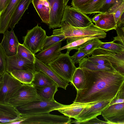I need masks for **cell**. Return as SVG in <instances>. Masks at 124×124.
<instances>
[{
	"label": "cell",
	"mask_w": 124,
	"mask_h": 124,
	"mask_svg": "<svg viewBox=\"0 0 124 124\" xmlns=\"http://www.w3.org/2000/svg\"><path fill=\"white\" fill-rule=\"evenodd\" d=\"M35 72L29 70H13L9 73L23 84H30L33 80Z\"/></svg>",
	"instance_id": "obj_28"
},
{
	"label": "cell",
	"mask_w": 124,
	"mask_h": 124,
	"mask_svg": "<svg viewBox=\"0 0 124 124\" xmlns=\"http://www.w3.org/2000/svg\"><path fill=\"white\" fill-rule=\"evenodd\" d=\"M3 36L0 43L7 56L15 55L17 54L19 43L13 29L8 30L3 34Z\"/></svg>",
	"instance_id": "obj_16"
},
{
	"label": "cell",
	"mask_w": 124,
	"mask_h": 124,
	"mask_svg": "<svg viewBox=\"0 0 124 124\" xmlns=\"http://www.w3.org/2000/svg\"><path fill=\"white\" fill-rule=\"evenodd\" d=\"M99 48L108 50L118 54H124V46L121 44L115 43L113 41L107 42H101Z\"/></svg>",
	"instance_id": "obj_32"
},
{
	"label": "cell",
	"mask_w": 124,
	"mask_h": 124,
	"mask_svg": "<svg viewBox=\"0 0 124 124\" xmlns=\"http://www.w3.org/2000/svg\"><path fill=\"white\" fill-rule=\"evenodd\" d=\"M92 55L98 56L109 61L116 71L124 75V54L98 48L94 50Z\"/></svg>",
	"instance_id": "obj_12"
},
{
	"label": "cell",
	"mask_w": 124,
	"mask_h": 124,
	"mask_svg": "<svg viewBox=\"0 0 124 124\" xmlns=\"http://www.w3.org/2000/svg\"><path fill=\"white\" fill-rule=\"evenodd\" d=\"M112 100L100 101L85 107L74 119L80 123L101 115L102 111L109 105Z\"/></svg>",
	"instance_id": "obj_13"
},
{
	"label": "cell",
	"mask_w": 124,
	"mask_h": 124,
	"mask_svg": "<svg viewBox=\"0 0 124 124\" xmlns=\"http://www.w3.org/2000/svg\"><path fill=\"white\" fill-rule=\"evenodd\" d=\"M124 0H105L99 13H113L120 6L121 2Z\"/></svg>",
	"instance_id": "obj_33"
},
{
	"label": "cell",
	"mask_w": 124,
	"mask_h": 124,
	"mask_svg": "<svg viewBox=\"0 0 124 124\" xmlns=\"http://www.w3.org/2000/svg\"><path fill=\"white\" fill-rule=\"evenodd\" d=\"M17 54L24 59L34 63L36 57L35 54H33L23 44L19 43Z\"/></svg>",
	"instance_id": "obj_34"
},
{
	"label": "cell",
	"mask_w": 124,
	"mask_h": 124,
	"mask_svg": "<svg viewBox=\"0 0 124 124\" xmlns=\"http://www.w3.org/2000/svg\"><path fill=\"white\" fill-rule=\"evenodd\" d=\"M101 115L109 124H124V102L109 105Z\"/></svg>",
	"instance_id": "obj_11"
},
{
	"label": "cell",
	"mask_w": 124,
	"mask_h": 124,
	"mask_svg": "<svg viewBox=\"0 0 124 124\" xmlns=\"http://www.w3.org/2000/svg\"><path fill=\"white\" fill-rule=\"evenodd\" d=\"M124 12V2L117 8L113 13L115 21L116 23Z\"/></svg>",
	"instance_id": "obj_41"
},
{
	"label": "cell",
	"mask_w": 124,
	"mask_h": 124,
	"mask_svg": "<svg viewBox=\"0 0 124 124\" xmlns=\"http://www.w3.org/2000/svg\"><path fill=\"white\" fill-rule=\"evenodd\" d=\"M47 36L46 31L37 25L28 30L26 35L23 37V45L33 54L41 51L44 41Z\"/></svg>",
	"instance_id": "obj_8"
},
{
	"label": "cell",
	"mask_w": 124,
	"mask_h": 124,
	"mask_svg": "<svg viewBox=\"0 0 124 124\" xmlns=\"http://www.w3.org/2000/svg\"><path fill=\"white\" fill-rule=\"evenodd\" d=\"M90 0H72L71 3L72 7L78 9L80 7L86 4Z\"/></svg>",
	"instance_id": "obj_42"
},
{
	"label": "cell",
	"mask_w": 124,
	"mask_h": 124,
	"mask_svg": "<svg viewBox=\"0 0 124 124\" xmlns=\"http://www.w3.org/2000/svg\"><path fill=\"white\" fill-rule=\"evenodd\" d=\"M3 83V75H0V94Z\"/></svg>",
	"instance_id": "obj_47"
},
{
	"label": "cell",
	"mask_w": 124,
	"mask_h": 124,
	"mask_svg": "<svg viewBox=\"0 0 124 124\" xmlns=\"http://www.w3.org/2000/svg\"><path fill=\"white\" fill-rule=\"evenodd\" d=\"M32 0H21L12 15L9 27L13 29L21 19L25 11L28 9Z\"/></svg>",
	"instance_id": "obj_22"
},
{
	"label": "cell",
	"mask_w": 124,
	"mask_h": 124,
	"mask_svg": "<svg viewBox=\"0 0 124 124\" xmlns=\"http://www.w3.org/2000/svg\"><path fill=\"white\" fill-rule=\"evenodd\" d=\"M7 56L0 43V75H3L6 72Z\"/></svg>",
	"instance_id": "obj_36"
},
{
	"label": "cell",
	"mask_w": 124,
	"mask_h": 124,
	"mask_svg": "<svg viewBox=\"0 0 124 124\" xmlns=\"http://www.w3.org/2000/svg\"><path fill=\"white\" fill-rule=\"evenodd\" d=\"M21 120V115L16 108L0 101V124H20Z\"/></svg>",
	"instance_id": "obj_14"
},
{
	"label": "cell",
	"mask_w": 124,
	"mask_h": 124,
	"mask_svg": "<svg viewBox=\"0 0 124 124\" xmlns=\"http://www.w3.org/2000/svg\"><path fill=\"white\" fill-rule=\"evenodd\" d=\"M104 13H100L95 15L92 19V22L95 23L100 20L103 16Z\"/></svg>",
	"instance_id": "obj_45"
},
{
	"label": "cell",
	"mask_w": 124,
	"mask_h": 124,
	"mask_svg": "<svg viewBox=\"0 0 124 124\" xmlns=\"http://www.w3.org/2000/svg\"><path fill=\"white\" fill-rule=\"evenodd\" d=\"M80 124H109L107 121H104L98 119L97 117L91 119L90 120L83 122H81Z\"/></svg>",
	"instance_id": "obj_43"
},
{
	"label": "cell",
	"mask_w": 124,
	"mask_h": 124,
	"mask_svg": "<svg viewBox=\"0 0 124 124\" xmlns=\"http://www.w3.org/2000/svg\"><path fill=\"white\" fill-rule=\"evenodd\" d=\"M54 35H62L67 39V44L80 38L91 36L107 34L106 32L96 27L93 23L85 27H74L69 25L63 26L53 31Z\"/></svg>",
	"instance_id": "obj_2"
},
{
	"label": "cell",
	"mask_w": 124,
	"mask_h": 124,
	"mask_svg": "<svg viewBox=\"0 0 124 124\" xmlns=\"http://www.w3.org/2000/svg\"><path fill=\"white\" fill-rule=\"evenodd\" d=\"M34 64L36 71L43 72L56 83L58 87L66 89L69 82L60 78L48 64L42 62L36 57Z\"/></svg>",
	"instance_id": "obj_17"
},
{
	"label": "cell",
	"mask_w": 124,
	"mask_h": 124,
	"mask_svg": "<svg viewBox=\"0 0 124 124\" xmlns=\"http://www.w3.org/2000/svg\"><path fill=\"white\" fill-rule=\"evenodd\" d=\"M102 41L99 39H95L90 40L80 46L78 50L84 52L88 57L92 55L95 49L99 47Z\"/></svg>",
	"instance_id": "obj_30"
},
{
	"label": "cell",
	"mask_w": 124,
	"mask_h": 124,
	"mask_svg": "<svg viewBox=\"0 0 124 124\" xmlns=\"http://www.w3.org/2000/svg\"><path fill=\"white\" fill-rule=\"evenodd\" d=\"M69 52L62 53L57 58L48 65L61 78L71 82L77 68L69 55Z\"/></svg>",
	"instance_id": "obj_3"
},
{
	"label": "cell",
	"mask_w": 124,
	"mask_h": 124,
	"mask_svg": "<svg viewBox=\"0 0 124 124\" xmlns=\"http://www.w3.org/2000/svg\"><path fill=\"white\" fill-rule=\"evenodd\" d=\"M117 27L122 26L124 24V13H123L116 23Z\"/></svg>",
	"instance_id": "obj_46"
},
{
	"label": "cell",
	"mask_w": 124,
	"mask_h": 124,
	"mask_svg": "<svg viewBox=\"0 0 124 124\" xmlns=\"http://www.w3.org/2000/svg\"><path fill=\"white\" fill-rule=\"evenodd\" d=\"M95 24L96 27L105 32L112 30H116L117 27L112 13H104L101 19Z\"/></svg>",
	"instance_id": "obj_23"
},
{
	"label": "cell",
	"mask_w": 124,
	"mask_h": 124,
	"mask_svg": "<svg viewBox=\"0 0 124 124\" xmlns=\"http://www.w3.org/2000/svg\"><path fill=\"white\" fill-rule=\"evenodd\" d=\"M124 102V84L118 92L116 96L110 101L109 105Z\"/></svg>",
	"instance_id": "obj_37"
},
{
	"label": "cell",
	"mask_w": 124,
	"mask_h": 124,
	"mask_svg": "<svg viewBox=\"0 0 124 124\" xmlns=\"http://www.w3.org/2000/svg\"><path fill=\"white\" fill-rule=\"evenodd\" d=\"M3 76V83L0 94V101L6 103L23 84L7 72Z\"/></svg>",
	"instance_id": "obj_9"
},
{
	"label": "cell",
	"mask_w": 124,
	"mask_h": 124,
	"mask_svg": "<svg viewBox=\"0 0 124 124\" xmlns=\"http://www.w3.org/2000/svg\"><path fill=\"white\" fill-rule=\"evenodd\" d=\"M42 99L31 84H23L6 102L16 108L30 102Z\"/></svg>",
	"instance_id": "obj_4"
},
{
	"label": "cell",
	"mask_w": 124,
	"mask_h": 124,
	"mask_svg": "<svg viewBox=\"0 0 124 124\" xmlns=\"http://www.w3.org/2000/svg\"><path fill=\"white\" fill-rule=\"evenodd\" d=\"M31 3L41 18L42 22L48 25L50 8L47 0H32Z\"/></svg>",
	"instance_id": "obj_20"
},
{
	"label": "cell",
	"mask_w": 124,
	"mask_h": 124,
	"mask_svg": "<svg viewBox=\"0 0 124 124\" xmlns=\"http://www.w3.org/2000/svg\"><path fill=\"white\" fill-rule=\"evenodd\" d=\"M117 27L116 29L117 34V36L113 37V42L118 41L120 42L123 46H124V28Z\"/></svg>",
	"instance_id": "obj_39"
},
{
	"label": "cell",
	"mask_w": 124,
	"mask_h": 124,
	"mask_svg": "<svg viewBox=\"0 0 124 124\" xmlns=\"http://www.w3.org/2000/svg\"><path fill=\"white\" fill-rule=\"evenodd\" d=\"M54 82L43 72L36 71L34 73L31 84L34 87L43 86L50 85Z\"/></svg>",
	"instance_id": "obj_29"
},
{
	"label": "cell",
	"mask_w": 124,
	"mask_h": 124,
	"mask_svg": "<svg viewBox=\"0 0 124 124\" xmlns=\"http://www.w3.org/2000/svg\"><path fill=\"white\" fill-rule=\"evenodd\" d=\"M62 104L55 100L49 101L42 99L31 101L16 108L21 115H31L50 113L56 109Z\"/></svg>",
	"instance_id": "obj_6"
},
{
	"label": "cell",
	"mask_w": 124,
	"mask_h": 124,
	"mask_svg": "<svg viewBox=\"0 0 124 124\" xmlns=\"http://www.w3.org/2000/svg\"><path fill=\"white\" fill-rule=\"evenodd\" d=\"M34 87L42 99L49 101L54 100V96L58 91V87L55 82L45 86Z\"/></svg>",
	"instance_id": "obj_24"
},
{
	"label": "cell",
	"mask_w": 124,
	"mask_h": 124,
	"mask_svg": "<svg viewBox=\"0 0 124 124\" xmlns=\"http://www.w3.org/2000/svg\"><path fill=\"white\" fill-rule=\"evenodd\" d=\"M14 70L36 71L34 63L24 59L17 54L7 56V59L6 72L9 73Z\"/></svg>",
	"instance_id": "obj_15"
},
{
	"label": "cell",
	"mask_w": 124,
	"mask_h": 124,
	"mask_svg": "<svg viewBox=\"0 0 124 124\" xmlns=\"http://www.w3.org/2000/svg\"><path fill=\"white\" fill-rule=\"evenodd\" d=\"M71 83L77 90L82 89L85 84L84 75L81 68H77L73 75Z\"/></svg>",
	"instance_id": "obj_31"
},
{
	"label": "cell",
	"mask_w": 124,
	"mask_h": 124,
	"mask_svg": "<svg viewBox=\"0 0 124 124\" xmlns=\"http://www.w3.org/2000/svg\"><path fill=\"white\" fill-rule=\"evenodd\" d=\"M50 8L49 29L61 27V23L65 7L64 0H47Z\"/></svg>",
	"instance_id": "obj_10"
},
{
	"label": "cell",
	"mask_w": 124,
	"mask_h": 124,
	"mask_svg": "<svg viewBox=\"0 0 124 124\" xmlns=\"http://www.w3.org/2000/svg\"><path fill=\"white\" fill-rule=\"evenodd\" d=\"M87 56L83 52L78 50L72 56H71L72 61L74 64L78 63L82 60Z\"/></svg>",
	"instance_id": "obj_40"
},
{
	"label": "cell",
	"mask_w": 124,
	"mask_h": 124,
	"mask_svg": "<svg viewBox=\"0 0 124 124\" xmlns=\"http://www.w3.org/2000/svg\"><path fill=\"white\" fill-rule=\"evenodd\" d=\"M106 35H96L80 38L67 44L64 46L61 47L58 51H61L65 49H67V51L69 52L73 49L78 50L80 46L88 41L95 39H104L106 37Z\"/></svg>",
	"instance_id": "obj_25"
},
{
	"label": "cell",
	"mask_w": 124,
	"mask_h": 124,
	"mask_svg": "<svg viewBox=\"0 0 124 124\" xmlns=\"http://www.w3.org/2000/svg\"><path fill=\"white\" fill-rule=\"evenodd\" d=\"M66 39L64 36L61 34L53 35L50 36H47L44 41L41 51L45 50L54 44Z\"/></svg>",
	"instance_id": "obj_35"
},
{
	"label": "cell",
	"mask_w": 124,
	"mask_h": 124,
	"mask_svg": "<svg viewBox=\"0 0 124 124\" xmlns=\"http://www.w3.org/2000/svg\"><path fill=\"white\" fill-rule=\"evenodd\" d=\"M78 63V67L84 68L92 70H116L112 66L101 65L94 63L89 60L86 57Z\"/></svg>",
	"instance_id": "obj_26"
},
{
	"label": "cell",
	"mask_w": 124,
	"mask_h": 124,
	"mask_svg": "<svg viewBox=\"0 0 124 124\" xmlns=\"http://www.w3.org/2000/svg\"><path fill=\"white\" fill-rule=\"evenodd\" d=\"M92 23V19L78 9L67 5L65 6L61 26L66 25L78 27L87 26Z\"/></svg>",
	"instance_id": "obj_7"
},
{
	"label": "cell",
	"mask_w": 124,
	"mask_h": 124,
	"mask_svg": "<svg viewBox=\"0 0 124 124\" xmlns=\"http://www.w3.org/2000/svg\"><path fill=\"white\" fill-rule=\"evenodd\" d=\"M92 55L91 56L87 58L89 60L92 62L101 65L112 66L111 63L108 61L98 56Z\"/></svg>",
	"instance_id": "obj_38"
},
{
	"label": "cell",
	"mask_w": 124,
	"mask_h": 124,
	"mask_svg": "<svg viewBox=\"0 0 124 124\" xmlns=\"http://www.w3.org/2000/svg\"><path fill=\"white\" fill-rule=\"evenodd\" d=\"M10 0H0V15L7 7Z\"/></svg>",
	"instance_id": "obj_44"
},
{
	"label": "cell",
	"mask_w": 124,
	"mask_h": 124,
	"mask_svg": "<svg viewBox=\"0 0 124 124\" xmlns=\"http://www.w3.org/2000/svg\"><path fill=\"white\" fill-rule=\"evenodd\" d=\"M81 68L85 84L82 89L77 90L73 102L91 106L113 99L124 84V75L116 70H92Z\"/></svg>",
	"instance_id": "obj_1"
},
{
	"label": "cell",
	"mask_w": 124,
	"mask_h": 124,
	"mask_svg": "<svg viewBox=\"0 0 124 124\" xmlns=\"http://www.w3.org/2000/svg\"><path fill=\"white\" fill-rule=\"evenodd\" d=\"M62 44V41L59 42L45 50L41 51L38 54L35 55V56L43 63L48 64L62 54L60 51H58L61 48Z\"/></svg>",
	"instance_id": "obj_19"
},
{
	"label": "cell",
	"mask_w": 124,
	"mask_h": 124,
	"mask_svg": "<svg viewBox=\"0 0 124 124\" xmlns=\"http://www.w3.org/2000/svg\"><path fill=\"white\" fill-rule=\"evenodd\" d=\"M105 0H90L78 9L85 14L99 13Z\"/></svg>",
	"instance_id": "obj_27"
},
{
	"label": "cell",
	"mask_w": 124,
	"mask_h": 124,
	"mask_svg": "<svg viewBox=\"0 0 124 124\" xmlns=\"http://www.w3.org/2000/svg\"><path fill=\"white\" fill-rule=\"evenodd\" d=\"M21 0H10L7 7L0 15V33L8 30L14 12Z\"/></svg>",
	"instance_id": "obj_18"
},
{
	"label": "cell",
	"mask_w": 124,
	"mask_h": 124,
	"mask_svg": "<svg viewBox=\"0 0 124 124\" xmlns=\"http://www.w3.org/2000/svg\"><path fill=\"white\" fill-rule=\"evenodd\" d=\"M20 124H71L70 118L65 116L51 114L50 113L21 115Z\"/></svg>",
	"instance_id": "obj_5"
},
{
	"label": "cell",
	"mask_w": 124,
	"mask_h": 124,
	"mask_svg": "<svg viewBox=\"0 0 124 124\" xmlns=\"http://www.w3.org/2000/svg\"><path fill=\"white\" fill-rule=\"evenodd\" d=\"M88 106H90L73 102L70 105L63 104L56 110L70 118H74L78 116L85 107Z\"/></svg>",
	"instance_id": "obj_21"
}]
</instances>
